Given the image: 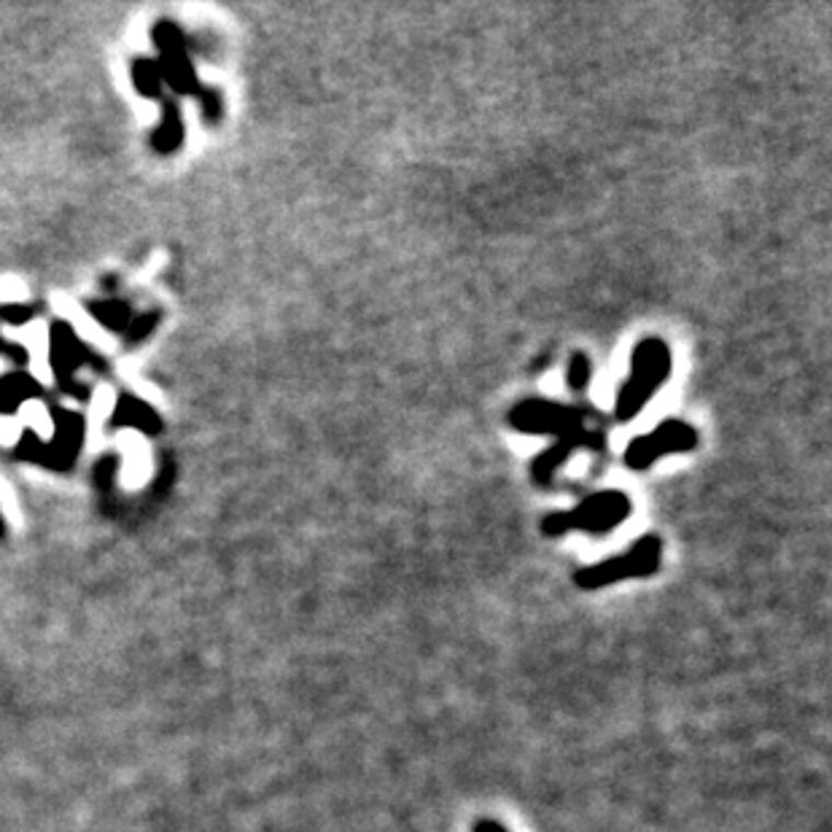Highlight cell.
<instances>
[{
    "mask_svg": "<svg viewBox=\"0 0 832 832\" xmlns=\"http://www.w3.org/2000/svg\"><path fill=\"white\" fill-rule=\"evenodd\" d=\"M588 378H590L588 359H585V356H574V359H571V369H568V380H571L574 389H585V383H588Z\"/></svg>",
    "mask_w": 832,
    "mask_h": 832,
    "instance_id": "cell-10",
    "label": "cell"
},
{
    "mask_svg": "<svg viewBox=\"0 0 832 832\" xmlns=\"http://www.w3.org/2000/svg\"><path fill=\"white\" fill-rule=\"evenodd\" d=\"M474 832H507V830H504L496 819H479V822L474 824Z\"/></svg>",
    "mask_w": 832,
    "mask_h": 832,
    "instance_id": "cell-12",
    "label": "cell"
},
{
    "mask_svg": "<svg viewBox=\"0 0 832 832\" xmlns=\"http://www.w3.org/2000/svg\"><path fill=\"white\" fill-rule=\"evenodd\" d=\"M14 337L20 339L22 345H27L33 356V372L38 374L41 380H49V334H46L44 324H31L25 330L14 332Z\"/></svg>",
    "mask_w": 832,
    "mask_h": 832,
    "instance_id": "cell-6",
    "label": "cell"
},
{
    "mask_svg": "<svg viewBox=\"0 0 832 832\" xmlns=\"http://www.w3.org/2000/svg\"><path fill=\"white\" fill-rule=\"evenodd\" d=\"M125 448H127V453H125L127 483L140 485L146 477H149V455H146V444L140 442L138 437H127Z\"/></svg>",
    "mask_w": 832,
    "mask_h": 832,
    "instance_id": "cell-7",
    "label": "cell"
},
{
    "mask_svg": "<svg viewBox=\"0 0 832 832\" xmlns=\"http://www.w3.org/2000/svg\"><path fill=\"white\" fill-rule=\"evenodd\" d=\"M20 424H25L27 429L38 431L41 437H51V431H55L49 413H46V407L41 402H25V404H22Z\"/></svg>",
    "mask_w": 832,
    "mask_h": 832,
    "instance_id": "cell-8",
    "label": "cell"
},
{
    "mask_svg": "<svg viewBox=\"0 0 832 832\" xmlns=\"http://www.w3.org/2000/svg\"><path fill=\"white\" fill-rule=\"evenodd\" d=\"M509 420H512L515 429L525 434H566V437H571V434L588 431L574 409L550 402L518 404V409H515Z\"/></svg>",
    "mask_w": 832,
    "mask_h": 832,
    "instance_id": "cell-5",
    "label": "cell"
},
{
    "mask_svg": "<svg viewBox=\"0 0 832 832\" xmlns=\"http://www.w3.org/2000/svg\"><path fill=\"white\" fill-rule=\"evenodd\" d=\"M22 434V424L14 418H0V442L14 444Z\"/></svg>",
    "mask_w": 832,
    "mask_h": 832,
    "instance_id": "cell-11",
    "label": "cell"
},
{
    "mask_svg": "<svg viewBox=\"0 0 832 832\" xmlns=\"http://www.w3.org/2000/svg\"><path fill=\"white\" fill-rule=\"evenodd\" d=\"M631 512L628 496L617 494V490H606V494L590 496L579 507L568 509V512L547 515L544 520V533L547 536H558L566 531H590V533H606L617 529Z\"/></svg>",
    "mask_w": 832,
    "mask_h": 832,
    "instance_id": "cell-2",
    "label": "cell"
},
{
    "mask_svg": "<svg viewBox=\"0 0 832 832\" xmlns=\"http://www.w3.org/2000/svg\"><path fill=\"white\" fill-rule=\"evenodd\" d=\"M668 369H671V356L666 345L660 339H644L633 354V372L625 380V389L620 391L614 415L620 420H631L663 383Z\"/></svg>",
    "mask_w": 832,
    "mask_h": 832,
    "instance_id": "cell-1",
    "label": "cell"
},
{
    "mask_svg": "<svg viewBox=\"0 0 832 832\" xmlns=\"http://www.w3.org/2000/svg\"><path fill=\"white\" fill-rule=\"evenodd\" d=\"M695 442H698V437H695V431L690 429L687 424H682V420H668V424L658 426V429L647 434V437L633 439L628 453H625V461H628L631 469H647L668 453L693 450Z\"/></svg>",
    "mask_w": 832,
    "mask_h": 832,
    "instance_id": "cell-4",
    "label": "cell"
},
{
    "mask_svg": "<svg viewBox=\"0 0 832 832\" xmlns=\"http://www.w3.org/2000/svg\"><path fill=\"white\" fill-rule=\"evenodd\" d=\"M27 297V289L16 278H0V302H22Z\"/></svg>",
    "mask_w": 832,
    "mask_h": 832,
    "instance_id": "cell-9",
    "label": "cell"
},
{
    "mask_svg": "<svg viewBox=\"0 0 832 832\" xmlns=\"http://www.w3.org/2000/svg\"><path fill=\"white\" fill-rule=\"evenodd\" d=\"M660 555H663V542L658 536H644L642 542L633 544L625 555L603 561L599 566H588L577 571V585L582 590H599L606 585L620 582L628 577H649L660 568Z\"/></svg>",
    "mask_w": 832,
    "mask_h": 832,
    "instance_id": "cell-3",
    "label": "cell"
}]
</instances>
